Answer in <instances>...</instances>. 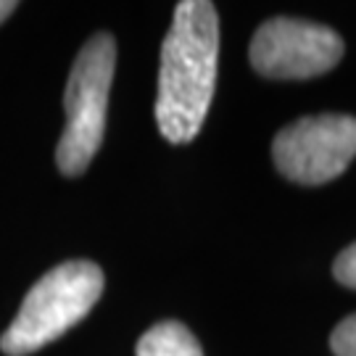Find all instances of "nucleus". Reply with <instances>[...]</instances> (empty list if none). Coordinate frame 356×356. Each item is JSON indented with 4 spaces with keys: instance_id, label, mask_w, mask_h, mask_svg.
I'll return each instance as SVG.
<instances>
[{
    "instance_id": "6",
    "label": "nucleus",
    "mask_w": 356,
    "mask_h": 356,
    "mask_svg": "<svg viewBox=\"0 0 356 356\" xmlns=\"http://www.w3.org/2000/svg\"><path fill=\"white\" fill-rule=\"evenodd\" d=\"M138 356H204L198 338L182 322L166 319L153 325L135 348Z\"/></svg>"
},
{
    "instance_id": "1",
    "label": "nucleus",
    "mask_w": 356,
    "mask_h": 356,
    "mask_svg": "<svg viewBox=\"0 0 356 356\" xmlns=\"http://www.w3.org/2000/svg\"><path fill=\"white\" fill-rule=\"evenodd\" d=\"M219 64V16L209 0H182L161 45L156 124L169 143H191L209 114Z\"/></svg>"
},
{
    "instance_id": "4",
    "label": "nucleus",
    "mask_w": 356,
    "mask_h": 356,
    "mask_svg": "<svg viewBox=\"0 0 356 356\" xmlns=\"http://www.w3.org/2000/svg\"><path fill=\"white\" fill-rule=\"evenodd\" d=\"M272 159L282 177L298 185H325L356 159V116H304L277 132Z\"/></svg>"
},
{
    "instance_id": "9",
    "label": "nucleus",
    "mask_w": 356,
    "mask_h": 356,
    "mask_svg": "<svg viewBox=\"0 0 356 356\" xmlns=\"http://www.w3.org/2000/svg\"><path fill=\"white\" fill-rule=\"evenodd\" d=\"M13 11H16V3H13V0H0V24H3Z\"/></svg>"
},
{
    "instance_id": "5",
    "label": "nucleus",
    "mask_w": 356,
    "mask_h": 356,
    "mask_svg": "<svg viewBox=\"0 0 356 356\" xmlns=\"http://www.w3.org/2000/svg\"><path fill=\"white\" fill-rule=\"evenodd\" d=\"M343 51V40L330 26L275 16L256 29L248 58L267 79H312L335 69Z\"/></svg>"
},
{
    "instance_id": "2",
    "label": "nucleus",
    "mask_w": 356,
    "mask_h": 356,
    "mask_svg": "<svg viewBox=\"0 0 356 356\" xmlns=\"http://www.w3.org/2000/svg\"><path fill=\"white\" fill-rule=\"evenodd\" d=\"M103 282L101 267L85 259L64 261L45 272L29 288L8 330L0 335V351L6 356H26L61 338L98 304Z\"/></svg>"
},
{
    "instance_id": "3",
    "label": "nucleus",
    "mask_w": 356,
    "mask_h": 356,
    "mask_svg": "<svg viewBox=\"0 0 356 356\" xmlns=\"http://www.w3.org/2000/svg\"><path fill=\"white\" fill-rule=\"evenodd\" d=\"M116 69V40L98 32L76 53L66 82V127L56 148V164L66 177H76L90 166L103 143L106 108Z\"/></svg>"
},
{
    "instance_id": "8",
    "label": "nucleus",
    "mask_w": 356,
    "mask_h": 356,
    "mask_svg": "<svg viewBox=\"0 0 356 356\" xmlns=\"http://www.w3.org/2000/svg\"><path fill=\"white\" fill-rule=\"evenodd\" d=\"M332 275H335V280L341 282V285L356 291V243H351L348 248L341 251V256L332 264Z\"/></svg>"
},
{
    "instance_id": "7",
    "label": "nucleus",
    "mask_w": 356,
    "mask_h": 356,
    "mask_svg": "<svg viewBox=\"0 0 356 356\" xmlns=\"http://www.w3.org/2000/svg\"><path fill=\"white\" fill-rule=\"evenodd\" d=\"M330 348L335 356H356V314L346 317L330 335Z\"/></svg>"
}]
</instances>
